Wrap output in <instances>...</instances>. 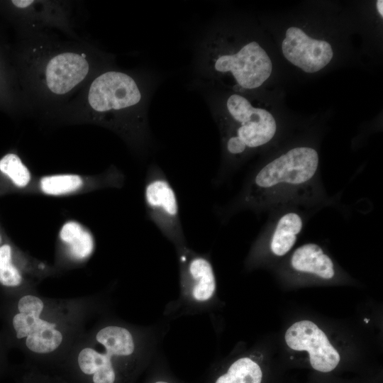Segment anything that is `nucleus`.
Segmentation results:
<instances>
[{
	"label": "nucleus",
	"instance_id": "13",
	"mask_svg": "<svg viewBox=\"0 0 383 383\" xmlns=\"http://www.w3.org/2000/svg\"><path fill=\"white\" fill-rule=\"evenodd\" d=\"M96 340L113 356L131 355L135 348L133 338L125 328L110 326L101 329Z\"/></svg>",
	"mask_w": 383,
	"mask_h": 383
},
{
	"label": "nucleus",
	"instance_id": "2",
	"mask_svg": "<svg viewBox=\"0 0 383 383\" xmlns=\"http://www.w3.org/2000/svg\"><path fill=\"white\" fill-rule=\"evenodd\" d=\"M150 82L141 72L113 65L94 76L52 119L104 126L145 150L150 141Z\"/></svg>",
	"mask_w": 383,
	"mask_h": 383
},
{
	"label": "nucleus",
	"instance_id": "10",
	"mask_svg": "<svg viewBox=\"0 0 383 383\" xmlns=\"http://www.w3.org/2000/svg\"><path fill=\"white\" fill-rule=\"evenodd\" d=\"M291 265L295 270L326 279H331L335 274L331 259L315 243H306L298 248L292 256Z\"/></svg>",
	"mask_w": 383,
	"mask_h": 383
},
{
	"label": "nucleus",
	"instance_id": "24",
	"mask_svg": "<svg viewBox=\"0 0 383 383\" xmlns=\"http://www.w3.org/2000/svg\"><path fill=\"white\" fill-rule=\"evenodd\" d=\"M377 8L378 12L382 17L383 16V1L382 0L377 1Z\"/></svg>",
	"mask_w": 383,
	"mask_h": 383
},
{
	"label": "nucleus",
	"instance_id": "7",
	"mask_svg": "<svg viewBox=\"0 0 383 383\" xmlns=\"http://www.w3.org/2000/svg\"><path fill=\"white\" fill-rule=\"evenodd\" d=\"M23 31L53 30L73 39L76 32L77 2L70 0H12L10 1Z\"/></svg>",
	"mask_w": 383,
	"mask_h": 383
},
{
	"label": "nucleus",
	"instance_id": "8",
	"mask_svg": "<svg viewBox=\"0 0 383 383\" xmlns=\"http://www.w3.org/2000/svg\"><path fill=\"white\" fill-rule=\"evenodd\" d=\"M285 341L292 350L308 351L311 367L319 372H331L340 362L338 351L312 321H301L292 324L285 333Z\"/></svg>",
	"mask_w": 383,
	"mask_h": 383
},
{
	"label": "nucleus",
	"instance_id": "14",
	"mask_svg": "<svg viewBox=\"0 0 383 383\" xmlns=\"http://www.w3.org/2000/svg\"><path fill=\"white\" fill-rule=\"evenodd\" d=\"M262 378L258 364L250 357H242L235 361L215 383H261Z\"/></svg>",
	"mask_w": 383,
	"mask_h": 383
},
{
	"label": "nucleus",
	"instance_id": "9",
	"mask_svg": "<svg viewBox=\"0 0 383 383\" xmlns=\"http://www.w3.org/2000/svg\"><path fill=\"white\" fill-rule=\"evenodd\" d=\"M282 49L288 61L308 73L323 69L333 55L328 42L311 38L297 27L287 30Z\"/></svg>",
	"mask_w": 383,
	"mask_h": 383
},
{
	"label": "nucleus",
	"instance_id": "11",
	"mask_svg": "<svg viewBox=\"0 0 383 383\" xmlns=\"http://www.w3.org/2000/svg\"><path fill=\"white\" fill-rule=\"evenodd\" d=\"M187 261L184 267L192 283V294L199 302L209 300L216 291V279L211 262L202 256L196 255L187 260L185 254L182 255Z\"/></svg>",
	"mask_w": 383,
	"mask_h": 383
},
{
	"label": "nucleus",
	"instance_id": "27",
	"mask_svg": "<svg viewBox=\"0 0 383 383\" xmlns=\"http://www.w3.org/2000/svg\"><path fill=\"white\" fill-rule=\"evenodd\" d=\"M1 236L0 235V243H1Z\"/></svg>",
	"mask_w": 383,
	"mask_h": 383
},
{
	"label": "nucleus",
	"instance_id": "4",
	"mask_svg": "<svg viewBox=\"0 0 383 383\" xmlns=\"http://www.w3.org/2000/svg\"><path fill=\"white\" fill-rule=\"evenodd\" d=\"M318 167V155L309 147H297L262 167L250 180L243 203L260 206L285 191L306 185Z\"/></svg>",
	"mask_w": 383,
	"mask_h": 383
},
{
	"label": "nucleus",
	"instance_id": "15",
	"mask_svg": "<svg viewBox=\"0 0 383 383\" xmlns=\"http://www.w3.org/2000/svg\"><path fill=\"white\" fill-rule=\"evenodd\" d=\"M83 185V178L77 174H50L40 180L41 192L50 196L68 194L79 190Z\"/></svg>",
	"mask_w": 383,
	"mask_h": 383
},
{
	"label": "nucleus",
	"instance_id": "23",
	"mask_svg": "<svg viewBox=\"0 0 383 383\" xmlns=\"http://www.w3.org/2000/svg\"><path fill=\"white\" fill-rule=\"evenodd\" d=\"M12 262V249L9 244L0 245V270Z\"/></svg>",
	"mask_w": 383,
	"mask_h": 383
},
{
	"label": "nucleus",
	"instance_id": "25",
	"mask_svg": "<svg viewBox=\"0 0 383 383\" xmlns=\"http://www.w3.org/2000/svg\"><path fill=\"white\" fill-rule=\"evenodd\" d=\"M155 383H169V382H165V381H157Z\"/></svg>",
	"mask_w": 383,
	"mask_h": 383
},
{
	"label": "nucleus",
	"instance_id": "12",
	"mask_svg": "<svg viewBox=\"0 0 383 383\" xmlns=\"http://www.w3.org/2000/svg\"><path fill=\"white\" fill-rule=\"evenodd\" d=\"M302 227V218L297 213L289 212L282 216L272 235L271 251L277 256L287 253L295 244Z\"/></svg>",
	"mask_w": 383,
	"mask_h": 383
},
{
	"label": "nucleus",
	"instance_id": "6",
	"mask_svg": "<svg viewBox=\"0 0 383 383\" xmlns=\"http://www.w3.org/2000/svg\"><path fill=\"white\" fill-rule=\"evenodd\" d=\"M144 199L148 215L159 231L174 243L183 244L184 235L175 192L155 164L148 170Z\"/></svg>",
	"mask_w": 383,
	"mask_h": 383
},
{
	"label": "nucleus",
	"instance_id": "19",
	"mask_svg": "<svg viewBox=\"0 0 383 383\" xmlns=\"http://www.w3.org/2000/svg\"><path fill=\"white\" fill-rule=\"evenodd\" d=\"M13 326L18 339L27 337L33 331L44 327L55 328V323L48 322L33 313H18L13 318Z\"/></svg>",
	"mask_w": 383,
	"mask_h": 383
},
{
	"label": "nucleus",
	"instance_id": "21",
	"mask_svg": "<svg viewBox=\"0 0 383 383\" xmlns=\"http://www.w3.org/2000/svg\"><path fill=\"white\" fill-rule=\"evenodd\" d=\"M43 306L42 300L33 295H26L21 297L18 304L19 313H30L39 316L43 311Z\"/></svg>",
	"mask_w": 383,
	"mask_h": 383
},
{
	"label": "nucleus",
	"instance_id": "26",
	"mask_svg": "<svg viewBox=\"0 0 383 383\" xmlns=\"http://www.w3.org/2000/svg\"><path fill=\"white\" fill-rule=\"evenodd\" d=\"M364 321H365L366 323H367L369 322L370 320L367 319V318H365Z\"/></svg>",
	"mask_w": 383,
	"mask_h": 383
},
{
	"label": "nucleus",
	"instance_id": "17",
	"mask_svg": "<svg viewBox=\"0 0 383 383\" xmlns=\"http://www.w3.org/2000/svg\"><path fill=\"white\" fill-rule=\"evenodd\" d=\"M62 340V333L53 328L44 327L39 328L26 337L28 348L37 353H48L56 350Z\"/></svg>",
	"mask_w": 383,
	"mask_h": 383
},
{
	"label": "nucleus",
	"instance_id": "1",
	"mask_svg": "<svg viewBox=\"0 0 383 383\" xmlns=\"http://www.w3.org/2000/svg\"><path fill=\"white\" fill-rule=\"evenodd\" d=\"M24 109L52 118L115 57L83 38L53 30L23 31L18 55Z\"/></svg>",
	"mask_w": 383,
	"mask_h": 383
},
{
	"label": "nucleus",
	"instance_id": "18",
	"mask_svg": "<svg viewBox=\"0 0 383 383\" xmlns=\"http://www.w3.org/2000/svg\"><path fill=\"white\" fill-rule=\"evenodd\" d=\"M112 357L113 355L106 351L101 353L92 348H86L82 350L78 355V364L84 374H94L100 369L113 367Z\"/></svg>",
	"mask_w": 383,
	"mask_h": 383
},
{
	"label": "nucleus",
	"instance_id": "22",
	"mask_svg": "<svg viewBox=\"0 0 383 383\" xmlns=\"http://www.w3.org/2000/svg\"><path fill=\"white\" fill-rule=\"evenodd\" d=\"M22 281V277L18 270L12 262L6 265L0 270V283L6 287L18 286Z\"/></svg>",
	"mask_w": 383,
	"mask_h": 383
},
{
	"label": "nucleus",
	"instance_id": "20",
	"mask_svg": "<svg viewBox=\"0 0 383 383\" xmlns=\"http://www.w3.org/2000/svg\"><path fill=\"white\" fill-rule=\"evenodd\" d=\"M68 252L76 260H84L94 251V240L92 234L84 228L67 244Z\"/></svg>",
	"mask_w": 383,
	"mask_h": 383
},
{
	"label": "nucleus",
	"instance_id": "16",
	"mask_svg": "<svg viewBox=\"0 0 383 383\" xmlns=\"http://www.w3.org/2000/svg\"><path fill=\"white\" fill-rule=\"evenodd\" d=\"M0 172L18 188H25L31 179L28 167L14 152H9L0 158Z\"/></svg>",
	"mask_w": 383,
	"mask_h": 383
},
{
	"label": "nucleus",
	"instance_id": "3",
	"mask_svg": "<svg viewBox=\"0 0 383 383\" xmlns=\"http://www.w3.org/2000/svg\"><path fill=\"white\" fill-rule=\"evenodd\" d=\"M272 65L266 51L250 41L235 52H227L200 42L196 70L205 85L222 80L228 74L234 79L233 89L260 87L270 76Z\"/></svg>",
	"mask_w": 383,
	"mask_h": 383
},
{
	"label": "nucleus",
	"instance_id": "5",
	"mask_svg": "<svg viewBox=\"0 0 383 383\" xmlns=\"http://www.w3.org/2000/svg\"><path fill=\"white\" fill-rule=\"evenodd\" d=\"M226 116L231 120L229 126H221L223 140L238 141L245 149L262 146L272 139L277 124L272 115L254 107L245 96L233 94L226 100Z\"/></svg>",
	"mask_w": 383,
	"mask_h": 383
}]
</instances>
